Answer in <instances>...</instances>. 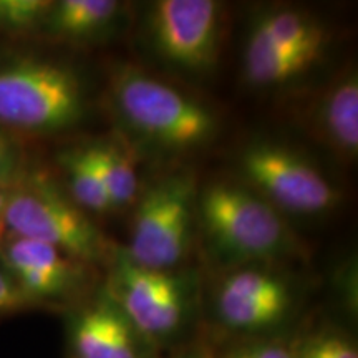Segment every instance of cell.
Masks as SVG:
<instances>
[{"label":"cell","instance_id":"cell-14","mask_svg":"<svg viewBox=\"0 0 358 358\" xmlns=\"http://www.w3.org/2000/svg\"><path fill=\"white\" fill-rule=\"evenodd\" d=\"M315 64L312 58L295 55L272 42L256 25L244 48L243 66L248 82L257 87H277L299 78Z\"/></svg>","mask_w":358,"mask_h":358},{"label":"cell","instance_id":"cell-18","mask_svg":"<svg viewBox=\"0 0 358 358\" xmlns=\"http://www.w3.org/2000/svg\"><path fill=\"white\" fill-rule=\"evenodd\" d=\"M50 0H0V32L29 34L40 30Z\"/></svg>","mask_w":358,"mask_h":358},{"label":"cell","instance_id":"cell-6","mask_svg":"<svg viewBox=\"0 0 358 358\" xmlns=\"http://www.w3.org/2000/svg\"><path fill=\"white\" fill-rule=\"evenodd\" d=\"M196 199L191 173L169 174L148 187L140 196L129 244L123 249L129 261L155 271H176L191 248Z\"/></svg>","mask_w":358,"mask_h":358},{"label":"cell","instance_id":"cell-3","mask_svg":"<svg viewBox=\"0 0 358 358\" xmlns=\"http://www.w3.org/2000/svg\"><path fill=\"white\" fill-rule=\"evenodd\" d=\"M196 217L214 252L232 266L268 261L292 249L282 213L248 186L213 182L198 192Z\"/></svg>","mask_w":358,"mask_h":358},{"label":"cell","instance_id":"cell-19","mask_svg":"<svg viewBox=\"0 0 358 358\" xmlns=\"http://www.w3.org/2000/svg\"><path fill=\"white\" fill-rule=\"evenodd\" d=\"M295 358H358L352 338L337 330H320L308 335L295 348Z\"/></svg>","mask_w":358,"mask_h":358},{"label":"cell","instance_id":"cell-11","mask_svg":"<svg viewBox=\"0 0 358 358\" xmlns=\"http://www.w3.org/2000/svg\"><path fill=\"white\" fill-rule=\"evenodd\" d=\"M69 358H150L153 347L105 290L70 308Z\"/></svg>","mask_w":358,"mask_h":358},{"label":"cell","instance_id":"cell-9","mask_svg":"<svg viewBox=\"0 0 358 358\" xmlns=\"http://www.w3.org/2000/svg\"><path fill=\"white\" fill-rule=\"evenodd\" d=\"M148 37L164 64L206 73L221 53L222 7L214 0H159L148 13Z\"/></svg>","mask_w":358,"mask_h":358},{"label":"cell","instance_id":"cell-5","mask_svg":"<svg viewBox=\"0 0 358 358\" xmlns=\"http://www.w3.org/2000/svg\"><path fill=\"white\" fill-rule=\"evenodd\" d=\"M106 294L151 347H164L186 330L194 310V284L179 271H155L115 249Z\"/></svg>","mask_w":358,"mask_h":358},{"label":"cell","instance_id":"cell-17","mask_svg":"<svg viewBox=\"0 0 358 358\" xmlns=\"http://www.w3.org/2000/svg\"><path fill=\"white\" fill-rule=\"evenodd\" d=\"M87 148L115 211L136 203L138 176L128 151L113 141L95 143Z\"/></svg>","mask_w":358,"mask_h":358},{"label":"cell","instance_id":"cell-10","mask_svg":"<svg viewBox=\"0 0 358 358\" xmlns=\"http://www.w3.org/2000/svg\"><path fill=\"white\" fill-rule=\"evenodd\" d=\"M0 266L32 307L70 306L87 287V266L53 245L7 234L0 243Z\"/></svg>","mask_w":358,"mask_h":358},{"label":"cell","instance_id":"cell-23","mask_svg":"<svg viewBox=\"0 0 358 358\" xmlns=\"http://www.w3.org/2000/svg\"><path fill=\"white\" fill-rule=\"evenodd\" d=\"M6 198H7V189L0 187V243H2L3 236L7 234L6 224H3V211H6Z\"/></svg>","mask_w":358,"mask_h":358},{"label":"cell","instance_id":"cell-24","mask_svg":"<svg viewBox=\"0 0 358 358\" xmlns=\"http://www.w3.org/2000/svg\"><path fill=\"white\" fill-rule=\"evenodd\" d=\"M179 358H208V357H204V355H198V353H189V355L179 357Z\"/></svg>","mask_w":358,"mask_h":358},{"label":"cell","instance_id":"cell-15","mask_svg":"<svg viewBox=\"0 0 358 358\" xmlns=\"http://www.w3.org/2000/svg\"><path fill=\"white\" fill-rule=\"evenodd\" d=\"M272 42L295 55L312 60H320L324 55L327 40L325 27L315 20L310 13L295 8H274L254 22Z\"/></svg>","mask_w":358,"mask_h":358},{"label":"cell","instance_id":"cell-7","mask_svg":"<svg viewBox=\"0 0 358 358\" xmlns=\"http://www.w3.org/2000/svg\"><path fill=\"white\" fill-rule=\"evenodd\" d=\"M239 173L250 191L279 213L322 214L338 204L340 192L310 159L277 143H254L239 156Z\"/></svg>","mask_w":358,"mask_h":358},{"label":"cell","instance_id":"cell-2","mask_svg":"<svg viewBox=\"0 0 358 358\" xmlns=\"http://www.w3.org/2000/svg\"><path fill=\"white\" fill-rule=\"evenodd\" d=\"M8 234L53 245L85 266L110 264L115 245L50 174L27 171L7 189Z\"/></svg>","mask_w":358,"mask_h":358},{"label":"cell","instance_id":"cell-8","mask_svg":"<svg viewBox=\"0 0 358 358\" xmlns=\"http://www.w3.org/2000/svg\"><path fill=\"white\" fill-rule=\"evenodd\" d=\"M297 299L287 277L267 267L243 266L217 282L213 312L227 332L266 337L292 317Z\"/></svg>","mask_w":358,"mask_h":358},{"label":"cell","instance_id":"cell-4","mask_svg":"<svg viewBox=\"0 0 358 358\" xmlns=\"http://www.w3.org/2000/svg\"><path fill=\"white\" fill-rule=\"evenodd\" d=\"M87 113L78 75L43 58L20 57L0 64V127L10 134H55Z\"/></svg>","mask_w":358,"mask_h":358},{"label":"cell","instance_id":"cell-13","mask_svg":"<svg viewBox=\"0 0 358 358\" xmlns=\"http://www.w3.org/2000/svg\"><path fill=\"white\" fill-rule=\"evenodd\" d=\"M116 0H58L52 2L40 32L60 42H90L103 37L118 20Z\"/></svg>","mask_w":358,"mask_h":358},{"label":"cell","instance_id":"cell-1","mask_svg":"<svg viewBox=\"0 0 358 358\" xmlns=\"http://www.w3.org/2000/svg\"><path fill=\"white\" fill-rule=\"evenodd\" d=\"M111 105L131 133L164 151H192L213 141L217 120L208 106L136 66L116 69Z\"/></svg>","mask_w":358,"mask_h":358},{"label":"cell","instance_id":"cell-21","mask_svg":"<svg viewBox=\"0 0 358 358\" xmlns=\"http://www.w3.org/2000/svg\"><path fill=\"white\" fill-rule=\"evenodd\" d=\"M27 171L25 158L13 134L0 127V187L8 189Z\"/></svg>","mask_w":358,"mask_h":358},{"label":"cell","instance_id":"cell-20","mask_svg":"<svg viewBox=\"0 0 358 358\" xmlns=\"http://www.w3.org/2000/svg\"><path fill=\"white\" fill-rule=\"evenodd\" d=\"M219 358H295V348L279 340L256 337L226 348Z\"/></svg>","mask_w":358,"mask_h":358},{"label":"cell","instance_id":"cell-12","mask_svg":"<svg viewBox=\"0 0 358 358\" xmlns=\"http://www.w3.org/2000/svg\"><path fill=\"white\" fill-rule=\"evenodd\" d=\"M308 124L313 136L343 163L358 155V78L355 70L335 78L317 98Z\"/></svg>","mask_w":358,"mask_h":358},{"label":"cell","instance_id":"cell-16","mask_svg":"<svg viewBox=\"0 0 358 358\" xmlns=\"http://www.w3.org/2000/svg\"><path fill=\"white\" fill-rule=\"evenodd\" d=\"M58 164L65 178V191L85 213L105 214L115 211L87 146L60 151Z\"/></svg>","mask_w":358,"mask_h":358},{"label":"cell","instance_id":"cell-22","mask_svg":"<svg viewBox=\"0 0 358 358\" xmlns=\"http://www.w3.org/2000/svg\"><path fill=\"white\" fill-rule=\"evenodd\" d=\"M25 308H30L29 302L25 301L10 275L0 266V317L22 312Z\"/></svg>","mask_w":358,"mask_h":358}]
</instances>
